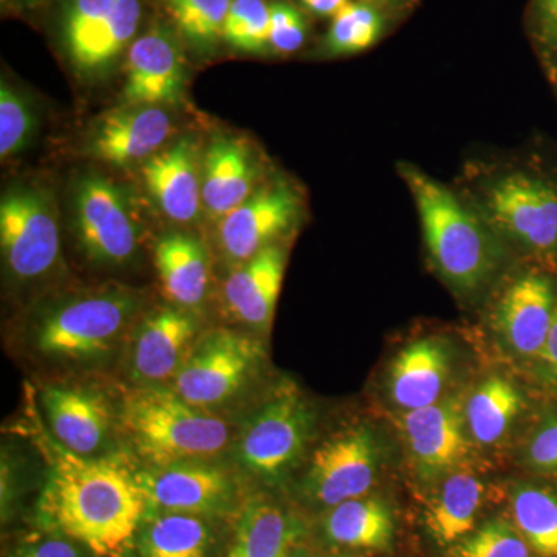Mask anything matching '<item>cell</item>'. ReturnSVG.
<instances>
[{"label": "cell", "instance_id": "obj_13", "mask_svg": "<svg viewBox=\"0 0 557 557\" xmlns=\"http://www.w3.org/2000/svg\"><path fill=\"white\" fill-rule=\"evenodd\" d=\"M199 332L197 319L178 306L152 311L135 330L129 351L132 380L141 387L174 380Z\"/></svg>", "mask_w": 557, "mask_h": 557}, {"label": "cell", "instance_id": "obj_32", "mask_svg": "<svg viewBox=\"0 0 557 557\" xmlns=\"http://www.w3.org/2000/svg\"><path fill=\"white\" fill-rule=\"evenodd\" d=\"M172 20L183 35L199 47H208L223 36L233 0H164Z\"/></svg>", "mask_w": 557, "mask_h": 557}, {"label": "cell", "instance_id": "obj_41", "mask_svg": "<svg viewBox=\"0 0 557 557\" xmlns=\"http://www.w3.org/2000/svg\"><path fill=\"white\" fill-rule=\"evenodd\" d=\"M542 366H544L545 373L553 381H557V304L555 317H553L552 329H549L547 343H545L544 350L541 357Z\"/></svg>", "mask_w": 557, "mask_h": 557}, {"label": "cell", "instance_id": "obj_30", "mask_svg": "<svg viewBox=\"0 0 557 557\" xmlns=\"http://www.w3.org/2000/svg\"><path fill=\"white\" fill-rule=\"evenodd\" d=\"M383 20L366 3L348 2L333 16L325 47L333 54H354L370 49L380 39Z\"/></svg>", "mask_w": 557, "mask_h": 557}, {"label": "cell", "instance_id": "obj_24", "mask_svg": "<svg viewBox=\"0 0 557 557\" xmlns=\"http://www.w3.org/2000/svg\"><path fill=\"white\" fill-rule=\"evenodd\" d=\"M485 498V483L471 472L449 474L424 509L429 536L442 547H453L472 533Z\"/></svg>", "mask_w": 557, "mask_h": 557}, {"label": "cell", "instance_id": "obj_27", "mask_svg": "<svg viewBox=\"0 0 557 557\" xmlns=\"http://www.w3.org/2000/svg\"><path fill=\"white\" fill-rule=\"evenodd\" d=\"M520 409L522 397L518 388L502 376H490L465 405L469 435L479 445H496L507 435Z\"/></svg>", "mask_w": 557, "mask_h": 557}, {"label": "cell", "instance_id": "obj_31", "mask_svg": "<svg viewBox=\"0 0 557 557\" xmlns=\"http://www.w3.org/2000/svg\"><path fill=\"white\" fill-rule=\"evenodd\" d=\"M139 16L141 5L138 0H116L78 67L94 70L109 64L137 32Z\"/></svg>", "mask_w": 557, "mask_h": 557}, {"label": "cell", "instance_id": "obj_4", "mask_svg": "<svg viewBox=\"0 0 557 557\" xmlns=\"http://www.w3.org/2000/svg\"><path fill=\"white\" fill-rule=\"evenodd\" d=\"M314 413L293 383H282L249 418L237 445L242 467L278 482L298 463L313 431Z\"/></svg>", "mask_w": 557, "mask_h": 557}, {"label": "cell", "instance_id": "obj_29", "mask_svg": "<svg viewBox=\"0 0 557 557\" xmlns=\"http://www.w3.org/2000/svg\"><path fill=\"white\" fill-rule=\"evenodd\" d=\"M511 511L527 544L539 556L557 557L556 494L547 487H516L511 494Z\"/></svg>", "mask_w": 557, "mask_h": 557}, {"label": "cell", "instance_id": "obj_1", "mask_svg": "<svg viewBox=\"0 0 557 557\" xmlns=\"http://www.w3.org/2000/svg\"><path fill=\"white\" fill-rule=\"evenodd\" d=\"M47 458L40 520L100 557H120L137 534L149 507L138 474L106 458L83 457L39 429Z\"/></svg>", "mask_w": 557, "mask_h": 557}, {"label": "cell", "instance_id": "obj_16", "mask_svg": "<svg viewBox=\"0 0 557 557\" xmlns=\"http://www.w3.org/2000/svg\"><path fill=\"white\" fill-rule=\"evenodd\" d=\"M40 403L51 437L65 449L91 457L104 448L112 413L101 395L83 387L47 386Z\"/></svg>", "mask_w": 557, "mask_h": 557}, {"label": "cell", "instance_id": "obj_22", "mask_svg": "<svg viewBox=\"0 0 557 557\" xmlns=\"http://www.w3.org/2000/svg\"><path fill=\"white\" fill-rule=\"evenodd\" d=\"M203 160L201 201L211 218L222 220L256 193L258 168L248 146L228 137L212 139Z\"/></svg>", "mask_w": 557, "mask_h": 557}, {"label": "cell", "instance_id": "obj_3", "mask_svg": "<svg viewBox=\"0 0 557 557\" xmlns=\"http://www.w3.org/2000/svg\"><path fill=\"white\" fill-rule=\"evenodd\" d=\"M121 420L135 448L153 467L200 461L228 445V424L189 405L172 387L132 391L124 398Z\"/></svg>", "mask_w": 557, "mask_h": 557}, {"label": "cell", "instance_id": "obj_19", "mask_svg": "<svg viewBox=\"0 0 557 557\" xmlns=\"http://www.w3.org/2000/svg\"><path fill=\"white\" fill-rule=\"evenodd\" d=\"M285 251L277 245L242 263L225 281L223 299L226 309L248 327L267 332L285 273Z\"/></svg>", "mask_w": 557, "mask_h": 557}, {"label": "cell", "instance_id": "obj_12", "mask_svg": "<svg viewBox=\"0 0 557 557\" xmlns=\"http://www.w3.org/2000/svg\"><path fill=\"white\" fill-rule=\"evenodd\" d=\"M467 418L458 398L438 399L401 417L410 458L418 474L435 480L454 471L468 456Z\"/></svg>", "mask_w": 557, "mask_h": 557}, {"label": "cell", "instance_id": "obj_2", "mask_svg": "<svg viewBox=\"0 0 557 557\" xmlns=\"http://www.w3.org/2000/svg\"><path fill=\"white\" fill-rule=\"evenodd\" d=\"M399 172L416 200L429 255L440 274L460 292H478L497 269V247L490 231L437 180L409 164Z\"/></svg>", "mask_w": 557, "mask_h": 557}, {"label": "cell", "instance_id": "obj_42", "mask_svg": "<svg viewBox=\"0 0 557 557\" xmlns=\"http://www.w3.org/2000/svg\"><path fill=\"white\" fill-rule=\"evenodd\" d=\"M350 0H302L304 5L319 16H335Z\"/></svg>", "mask_w": 557, "mask_h": 557}, {"label": "cell", "instance_id": "obj_40", "mask_svg": "<svg viewBox=\"0 0 557 557\" xmlns=\"http://www.w3.org/2000/svg\"><path fill=\"white\" fill-rule=\"evenodd\" d=\"M536 10L542 40L557 49V0H537Z\"/></svg>", "mask_w": 557, "mask_h": 557}, {"label": "cell", "instance_id": "obj_18", "mask_svg": "<svg viewBox=\"0 0 557 557\" xmlns=\"http://www.w3.org/2000/svg\"><path fill=\"white\" fill-rule=\"evenodd\" d=\"M171 134L170 113L160 106H127L102 116L90 149L104 163L129 166L156 156Z\"/></svg>", "mask_w": 557, "mask_h": 557}, {"label": "cell", "instance_id": "obj_37", "mask_svg": "<svg viewBox=\"0 0 557 557\" xmlns=\"http://www.w3.org/2000/svg\"><path fill=\"white\" fill-rule=\"evenodd\" d=\"M307 38L302 14L287 2L270 5V47L278 53L299 50Z\"/></svg>", "mask_w": 557, "mask_h": 557}, {"label": "cell", "instance_id": "obj_7", "mask_svg": "<svg viewBox=\"0 0 557 557\" xmlns=\"http://www.w3.org/2000/svg\"><path fill=\"white\" fill-rule=\"evenodd\" d=\"M0 247L10 273L20 281L46 276L61 258L57 212L44 190L20 186L0 203Z\"/></svg>", "mask_w": 557, "mask_h": 557}, {"label": "cell", "instance_id": "obj_10", "mask_svg": "<svg viewBox=\"0 0 557 557\" xmlns=\"http://www.w3.org/2000/svg\"><path fill=\"white\" fill-rule=\"evenodd\" d=\"M75 226L87 258L121 265L138 248V226L123 190L104 177L89 175L75 190Z\"/></svg>", "mask_w": 557, "mask_h": 557}, {"label": "cell", "instance_id": "obj_5", "mask_svg": "<svg viewBox=\"0 0 557 557\" xmlns=\"http://www.w3.org/2000/svg\"><path fill=\"white\" fill-rule=\"evenodd\" d=\"M137 307V299L124 292L70 300L39 322L35 347L51 358L102 357L119 343Z\"/></svg>", "mask_w": 557, "mask_h": 557}, {"label": "cell", "instance_id": "obj_26", "mask_svg": "<svg viewBox=\"0 0 557 557\" xmlns=\"http://www.w3.org/2000/svg\"><path fill=\"white\" fill-rule=\"evenodd\" d=\"M330 542L357 549H387L395 537V519L380 498H351L336 505L324 520Z\"/></svg>", "mask_w": 557, "mask_h": 557}, {"label": "cell", "instance_id": "obj_17", "mask_svg": "<svg viewBox=\"0 0 557 557\" xmlns=\"http://www.w3.org/2000/svg\"><path fill=\"white\" fill-rule=\"evenodd\" d=\"M185 90V69L170 33L149 32L135 40L126 64L124 101L127 106L175 104Z\"/></svg>", "mask_w": 557, "mask_h": 557}, {"label": "cell", "instance_id": "obj_34", "mask_svg": "<svg viewBox=\"0 0 557 557\" xmlns=\"http://www.w3.org/2000/svg\"><path fill=\"white\" fill-rule=\"evenodd\" d=\"M223 38L248 53L265 50L270 47V7L263 0H233Z\"/></svg>", "mask_w": 557, "mask_h": 557}, {"label": "cell", "instance_id": "obj_33", "mask_svg": "<svg viewBox=\"0 0 557 557\" xmlns=\"http://www.w3.org/2000/svg\"><path fill=\"white\" fill-rule=\"evenodd\" d=\"M450 557H530L525 537L504 519L483 523L449 549Z\"/></svg>", "mask_w": 557, "mask_h": 557}, {"label": "cell", "instance_id": "obj_28", "mask_svg": "<svg viewBox=\"0 0 557 557\" xmlns=\"http://www.w3.org/2000/svg\"><path fill=\"white\" fill-rule=\"evenodd\" d=\"M211 531L194 515L166 512L149 520L139 539L141 557H209Z\"/></svg>", "mask_w": 557, "mask_h": 557}, {"label": "cell", "instance_id": "obj_43", "mask_svg": "<svg viewBox=\"0 0 557 557\" xmlns=\"http://www.w3.org/2000/svg\"><path fill=\"white\" fill-rule=\"evenodd\" d=\"M288 557H307L302 552H293Z\"/></svg>", "mask_w": 557, "mask_h": 557}, {"label": "cell", "instance_id": "obj_35", "mask_svg": "<svg viewBox=\"0 0 557 557\" xmlns=\"http://www.w3.org/2000/svg\"><path fill=\"white\" fill-rule=\"evenodd\" d=\"M36 119L30 102L2 81L0 86V157L21 152L30 141Z\"/></svg>", "mask_w": 557, "mask_h": 557}, {"label": "cell", "instance_id": "obj_25", "mask_svg": "<svg viewBox=\"0 0 557 557\" xmlns=\"http://www.w3.org/2000/svg\"><path fill=\"white\" fill-rule=\"evenodd\" d=\"M302 536V527L277 505L256 500L237 523L226 557H288Z\"/></svg>", "mask_w": 557, "mask_h": 557}, {"label": "cell", "instance_id": "obj_38", "mask_svg": "<svg viewBox=\"0 0 557 557\" xmlns=\"http://www.w3.org/2000/svg\"><path fill=\"white\" fill-rule=\"evenodd\" d=\"M527 460L539 472L557 474V418L539 429L528 446Z\"/></svg>", "mask_w": 557, "mask_h": 557}, {"label": "cell", "instance_id": "obj_36", "mask_svg": "<svg viewBox=\"0 0 557 557\" xmlns=\"http://www.w3.org/2000/svg\"><path fill=\"white\" fill-rule=\"evenodd\" d=\"M116 0H73L64 22L65 44L76 65L86 57Z\"/></svg>", "mask_w": 557, "mask_h": 557}, {"label": "cell", "instance_id": "obj_8", "mask_svg": "<svg viewBox=\"0 0 557 557\" xmlns=\"http://www.w3.org/2000/svg\"><path fill=\"white\" fill-rule=\"evenodd\" d=\"M485 201L498 228L528 251L557 256V185L541 175L515 171L487 186Z\"/></svg>", "mask_w": 557, "mask_h": 557}, {"label": "cell", "instance_id": "obj_6", "mask_svg": "<svg viewBox=\"0 0 557 557\" xmlns=\"http://www.w3.org/2000/svg\"><path fill=\"white\" fill-rule=\"evenodd\" d=\"M262 359L259 341L226 329L214 330L189 351L172 388L196 408H215L247 386Z\"/></svg>", "mask_w": 557, "mask_h": 557}, {"label": "cell", "instance_id": "obj_14", "mask_svg": "<svg viewBox=\"0 0 557 557\" xmlns=\"http://www.w3.org/2000/svg\"><path fill=\"white\" fill-rule=\"evenodd\" d=\"M149 505L183 515L219 512L233 498L226 472L200 461L153 467L138 474Z\"/></svg>", "mask_w": 557, "mask_h": 557}, {"label": "cell", "instance_id": "obj_15", "mask_svg": "<svg viewBox=\"0 0 557 557\" xmlns=\"http://www.w3.org/2000/svg\"><path fill=\"white\" fill-rule=\"evenodd\" d=\"M557 298L552 281L541 273L516 278L502 296L496 311L498 333L515 354L539 358L547 343Z\"/></svg>", "mask_w": 557, "mask_h": 557}, {"label": "cell", "instance_id": "obj_44", "mask_svg": "<svg viewBox=\"0 0 557 557\" xmlns=\"http://www.w3.org/2000/svg\"><path fill=\"white\" fill-rule=\"evenodd\" d=\"M327 557H351V556L338 555V556H327Z\"/></svg>", "mask_w": 557, "mask_h": 557}, {"label": "cell", "instance_id": "obj_9", "mask_svg": "<svg viewBox=\"0 0 557 557\" xmlns=\"http://www.w3.org/2000/svg\"><path fill=\"white\" fill-rule=\"evenodd\" d=\"M380 468V445L364 426L327 440L311 457L304 494L313 504L333 508L368 494Z\"/></svg>", "mask_w": 557, "mask_h": 557}, {"label": "cell", "instance_id": "obj_21", "mask_svg": "<svg viewBox=\"0 0 557 557\" xmlns=\"http://www.w3.org/2000/svg\"><path fill=\"white\" fill-rule=\"evenodd\" d=\"M450 373V355L443 341H413L398 351L387 375L388 397L399 409L416 410L442 397Z\"/></svg>", "mask_w": 557, "mask_h": 557}, {"label": "cell", "instance_id": "obj_39", "mask_svg": "<svg viewBox=\"0 0 557 557\" xmlns=\"http://www.w3.org/2000/svg\"><path fill=\"white\" fill-rule=\"evenodd\" d=\"M72 539L49 537L22 548L14 557H84Z\"/></svg>", "mask_w": 557, "mask_h": 557}, {"label": "cell", "instance_id": "obj_23", "mask_svg": "<svg viewBox=\"0 0 557 557\" xmlns=\"http://www.w3.org/2000/svg\"><path fill=\"white\" fill-rule=\"evenodd\" d=\"M153 260L161 285L175 306L190 310L207 299L208 252L193 234L180 231L164 234L157 242Z\"/></svg>", "mask_w": 557, "mask_h": 557}, {"label": "cell", "instance_id": "obj_11", "mask_svg": "<svg viewBox=\"0 0 557 557\" xmlns=\"http://www.w3.org/2000/svg\"><path fill=\"white\" fill-rule=\"evenodd\" d=\"M298 194L285 183L256 190L249 199L220 220V245L226 259L242 265L273 247L298 222Z\"/></svg>", "mask_w": 557, "mask_h": 557}, {"label": "cell", "instance_id": "obj_20", "mask_svg": "<svg viewBox=\"0 0 557 557\" xmlns=\"http://www.w3.org/2000/svg\"><path fill=\"white\" fill-rule=\"evenodd\" d=\"M143 178L150 196L168 218L186 223L199 215L201 182L193 139H178L170 149L146 160Z\"/></svg>", "mask_w": 557, "mask_h": 557}]
</instances>
